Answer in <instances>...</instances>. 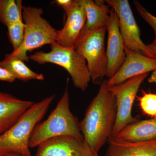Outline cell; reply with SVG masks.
I'll return each instance as SVG.
<instances>
[{"label":"cell","mask_w":156,"mask_h":156,"mask_svg":"<svg viewBox=\"0 0 156 156\" xmlns=\"http://www.w3.org/2000/svg\"><path fill=\"white\" fill-rule=\"evenodd\" d=\"M55 96L53 95L34 103L11 128L0 135V156L11 153L32 156L29 147L31 136Z\"/></svg>","instance_id":"7a4b0ae2"},{"label":"cell","mask_w":156,"mask_h":156,"mask_svg":"<svg viewBox=\"0 0 156 156\" xmlns=\"http://www.w3.org/2000/svg\"><path fill=\"white\" fill-rule=\"evenodd\" d=\"M126 58L118 72L107 80L109 87L119 85L136 76L156 71V59L125 47Z\"/></svg>","instance_id":"8fae6325"},{"label":"cell","mask_w":156,"mask_h":156,"mask_svg":"<svg viewBox=\"0 0 156 156\" xmlns=\"http://www.w3.org/2000/svg\"><path fill=\"white\" fill-rule=\"evenodd\" d=\"M114 137L130 142L155 140H156V118L138 121L129 124Z\"/></svg>","instance_id":"2e32d148"},{"label":"cell","mask_w":156,"mask_h":156,"mask_svg":"<svg viewBox=\"0 0 156 156\" xmlns=\"http://www.w3.org/2000/svg\"><path fill=\"white\" fill-rule=\"evenodd\" d=\"M147 45L151 54L152 58L156 59V42H153L151 44Z\"/></svg>","instance_id":"cb8c5ba5"},{"label":"cell","mask_w":156,"mask_h":156,"mask_svg":"<svg viewBox=\"0 0 156 156\" xmlns=\"http://www.w3.org/2000/svg\"><path fill=\"white\" fill-rule=\"evenodd\" d=\"M34 104L0 90V135L11 128Z\"/></svg>","instance_id":"4fadbf2b"},{"label":"cell","mask_w":156,"mask_h":156,"mask_svg":"<svg viewBox=\"0 0 156 156\" xmlns=\"http://www.w3.org/2000/svg\"><path fill=\"white\" fill-rule=\"evenodd\" d=\"M2 156H23L22 155L20 154L15 153H9L6 154Z\"/></svg>","instance_id":"484cf974"},{"label":"cell","mask_w":156,"mask_h":156,"mask_svg":"<svg viewBox=\"0 0 156 156\" xmlns=\"http://www.w3.org/2000/svg\"><path fill=\"white\" fill-rule=\"evenodd\" d=\"M148 82L150 83H154L156 84V71L153 72L150 77L149 78Z\"/></svg>","instance_id":"d4e9b609"},{"label":"cell","mask_w":156,"mask_h":156,"mask_svg":"<svg viewBox=\"0 0 156 156\" xmlns=\"http://www.w3.org/2000/svg\"><path fill=\"white\" fill-rule=\"evenodd\" d=\"M106 29L108 34L106 77L109 79L118 72L126 58L125 43L120 31L119 17L113 9H111Z\"/></svg>","instance_id":"30bf717a"},{"label":"cell","mask_w":156,"mask_h":156,"mask_svg":"<svg viewBox=\"0 0 156 156\" xmlns=\"http://www.w3.org/2000/svg\"><path fill=\"white\" fill-rule=\"evenodd\" d=\"M22 7L20 0H0V22L7 27L13 23L23 21Z\"/></svg>","instance_id":"ac0fdd59"},{"label":"cell","mask_w":156,"mask_h":156,"mask_svg":"<svg viewBox=\"0 0 156 156\" xmlns=\"http://www.w3.org/2000/svg\"><path fill=\"white\" fill-rule=\"evenodd\" d=\"M50 48L48 53L36 52L30 56V59L39 64L51 63L60 66L69 73L74 86L86 91L91 79L85 58L74 48H65L57 42L51 44Z\"/></svg>","instance_id":"5b68a950"},{"label":"cell","mask_w":156,"mask_h":156,"mask_svg":"<svg viewBox=\"0 0 156 156\" xmlns=\"http://www.w3.org/2000/svg\"><path fill=\"white\" fill-rule=\"evenodd\" d=\"M83 2L87 20L79 38L95 31L106 28L111 11L110 8L105 1L83 0Z\"/></svg>","instance_id":"9a60e30c"},{"label":"cell","mask_w":156,"mask_h":156,"mask_svg":"<svg viewBox=\"0 0 156 156\" xmlns=\"http://www.w3.org/2000/svg\"><path fill=\"white\" fill-rule=\"evenodd\" d=\"M15 80L11 73L5 69L0 66V80L12 83Z\"/></svg>","instance_id":"603a6c76"},{"label":"cell","mask_w":156,"mask_h":156,"mask_svg":"<svg viewBox=\"0 0 156 156\" xmlns=\"http://www.w3.org/2000/svg\"><path fill=\"white\" fill-rule=\"evenodd\" d=\"M41 8L23 6L22 18L25 25L23 43L20 48L6 54L5 58H15L24 62L29 61L28 52H31L44 45L56 42L57 30L42 17Z\"/></svg>","instance_id":"277c9868"},{"label":"cell","mask_w":156,"mask_h":156,"mask_svg":"<svg viewBox=\"0 0 156 156\" xmlns=\"http://www.w3.org/2000/svg\"><path fill=\"white\" fill-rule=\"evenodd\" d=\"M66 14L64 27L57 30L56 42L65 48H74L87 20L83 0H74L72 8Z\"/></svg>","instance_id":"7c38bea8"},{"label":"cell","mask_w":156,"mask_h":156,"mask_svg":"<svg viewBox=\"0 0 156 156\" xmlns=\"http://www.w3.org/2000/svg\"><path fill=\"white\" fill-rule=\"evenodd\" d=\"M107 5L116 13L125 47L152 58L147 45L140 38V30L128 0H106Z\"/></svg>","instance_id":"ba28073f"},{"label":"cell","mask_w":156,"mask_h":156,"mask_svg":"<svg viewBox=\"0 0 156 156\" xmlns=\"http://www.w3.org/2000/svg\"><path fill=\"white\" fill-rule=\"evenodd\" d=\"M9 41L14 48V50L20 48L23 42L25 33V25L23 21L13 23L7 26Z\"/></svg>","instance_id":"d6986e66"},{"label":"cell","mask_w":156,"mask_h":156,"mask_svg":"<svg viewBox=\"0 0 156 156\" xmlns=\"http://www.w3.org/2000/svg\"><path fill=\"white\" fill-rule=\"evenodd\" d=\"M36 156H98L83 138L62 136L50 138L37 147Z\"/></svg>","instance_id":"9c48e42d"},{"label":"cell","mask_w":156,"mask_h":156,"mask_svg":"<svg viewBox=\"0 0 156 156\" xmlns=\"http://www.w3.org/2000/svg\"><path fill=\"white\" fill-rule=\"evenodd\" d=\"M69 101L67 87L48 119L35 127L30 140V147H37L45 140L57 136H73L83 138L78 119L70 109Z\"/></svg>","instance_id":"3957f363"},{"label":"cell","mask_w":156,"mask_h":156,"mask_svg":"<svg viewBox=\"0 0 156 156\" xmlns=\"http://www.w3.org/2000/svg\"><path fill=\"white\" fill-rule=\"evenodd\" d=\"M105 156H156V140L130 142L112 136Z\"/></svg>","instance_id":"5bb4252c"},{"label":"cell","mask_w":156,"mask_h":156,"mask_svg":"<svg viewBox=\"0 0 156 156\" xmlns=\"http://www.w3.org/2000/svg\"><path fill=\"white\" fill-rule=\"evenodd\" d=\"M74 0H56L54 3L61 7L64 10L66 14L68 13L73 5Z\"/></svg>","instance_id":"7402d4cb"},{"label":"cell","mask_w":156,"mask_h":156,"mask_svg":"<svg viewBox=\"0 0 156 156\" xmlns=\"http://www.w3.org/2000/svg\"><path fill=\"white\" fill-rule=\"evenodd\" d=\"M134 6L137 10L139 15L142 17L143 19L151 26L154 32L155 37L154 42H156V17L151 14L150 12L147 10L139 2L136 1H134Z\"/></svg>","instance_id":"44dd1931"},{"label":"cell","mask_w":156,"mask_h":156,"mask_svg":"<svg viewBox=\"0 0 156 156\" xmlns=\"http://www.w3.org/2000/svg\"><path fill=\"white\" fill-rule=\"evenodd\" d=\"M0 66L7 69L15 79L23 82L34 80L40 81L44 80L42 74L34 72L25 64L24 61L17 58H5L0 62Z\"/></svg>","instance_id":"e0dca14e"},{"label":"cell","mask_w":156,"mask_h":156,"mask_svg":"<svg viewBox=\"0 0 156 156\" xmlns=\"http://www.w3.org/2000/svg\"><path fill=\"white\" fill-rule=\"evenodd\" d=\"M100 85L97 95L80 122L84 140L97 153L112 136L117 117L115 99L109 89L107 80Z\"/></svg>","instance_id":"6da1fadb"},{"label":"cell","mask_w":156,"mask_h":156,"mask_svg":"<svg viewBox=\"0 0 156 156\" xmlns=\"http://www.w3.org/2000/svg\"><path fill=\"white\" fill-rule=\"evenodd\" d=\"M106 28L80 37L74 48L86 59L92 83L100 85L106 76L108 61L105 48Z\"/></svg>","instance_id":"8992f818"},{"label":"cell","mask_w":156,"mask_h":156,"mask_svg":"<svg viewBox=\"0 0 156 156\" xmlns=\"http://www.w3.org/2000/svg\"><path fill=\"white\" fill-rule=\"evenodd\" d=\"M140 107L144 114L156 118V93L143 92L142 95L137 97Z\"/></svg>","instance_id":"ffe728a7"},{"label":"cell","mask_w":156,"mask_h":156,"mask_svg":"<svg viewBox=\"0 0 156 156\" xmlns=\"http://www.w3.org/2000/svg\"><path fill=\"white\" fill-rule=\"evenodd\" d=\"M148 73L143 74L129 79L119 85L109 87L114 96L117 107V117L113 136L123 128L138 120L132 115V110L137 92Z\"/></svg>","instance_id":"52a82bcc"}]
</instances>
